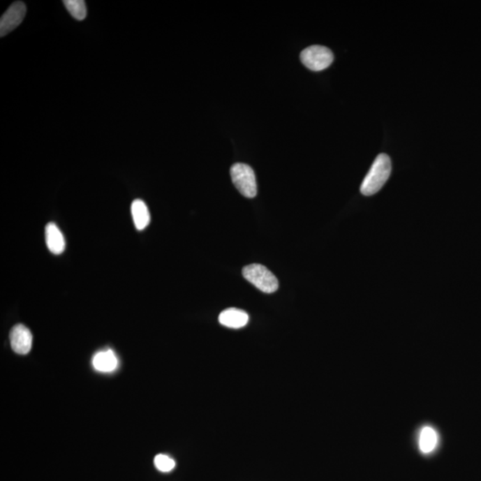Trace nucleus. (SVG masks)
Returning a JSON list of instances; mask_svg holds the SVG:
<instances>
[{"label": "nucleus", "instance_id": "obj_1", "mask_svg": "<svg viewBox=\"0 0 481 481\" xmlns=\"http://www.w3.org/2000/svg\"><path fill=\"white\" fill-rule=\"evenodd\" d=\"M392 170V160L389 156L385 154H379L361 184V193L366 196L376 195L385 185Z\"/></svg>", "mask_w": 481, "mask_h": 481}, {"label": "nucleus", "instance_id": "obj_2", "mask_svg": "<svg viewBox=\"0 0 481 481\" xmlns=\"http://www.w3.org/2000/svg\"><path fill=\"white\" fill-rule=\"evenodd\" d=\"M243 276L251 285L265 293H273L279 290V280L269 269L262 265L251 264L244 267Z\"/></svg>", "mask_w": 481, "mask_h": 481}, {"label": "nucleus", "instance_id": "obj_3", "mask_svg": "<svg viewBox=\"0 0 481 481\" xmlns=\"http://www.w3.org/2000/svg\"><path fill=\"white\" fill-rule=\"evenodd\" d=\"M232 182L239 192L247 198L257 195L256 177L253 169L247 164L235 163L230 170Z\"/></svg>", "mask_w": 481, "mask_h": 481}, {"label": "nucleus", "instance_id": "obj_4", "mask_svg": "<svg viewBox=\"0 0 481 481\" xmlns=\"http://www.w3.org/2000/svg\"><path fill=\"white\" fill-rule=\"evenodd\" d=\"M300 60L308 69L320 72L334 62V54L326 47L315 45L302 51Z\"/></svg>", "mask_w": 481, "mask_h": 481}, {"label": "nucleus", "instance_id": "obj_5", "mask_svg": "<svg viewBox=\"0 0 481 481\" xmlns=\"http://www.w3.org/2000/svg\"><path fill=\"white\" fill-rule=\"evenodd\" d=\"M27 15V6L24 2L16 1L9 6L0 19V35L6 36L9 32L14 31L24 21Z\"/></svg>", "mask_w": 481, "mask_h": 481}, {"label": "nucleus", "instance_id": "obj_6", "mask_svg": "<svg viewBox=\"0 0 481 481\" xmlns=\"http://www.w3.org/2000/svg\"><path fill=\"white\" fill-rule=\"evenodd\" d=\"M10 343L13 350L19 355H27L31 350L32 334L24 325H16L10 332Z\"/></svg>", "mask_w": 481, "mask_h": 481}, {"label": "nucleus", "instance_id": "obj_7", "mask_svg": "<svg viewBox=\"0 0 481 481\" xmlns=\"http://www.w3.org/2000/svg\"><path fill=\"white\" fill-rule=\"evenodd\" d=\"M440 444V435L436 429L426 425L420 429L418 435V447L422 454H431L437 450Z\"/></svg>", "mask_w": 481, "mask_h": 481}, {"label": "nucleus", "instance_id": "obj_8", "mask_svg": "<svg viewBox=\"0 0 481 481\" xmlns=\"http://www.w3.org/2000/svg\"><path fill=\"white\" fill-rule=\"evenodd\" d=\"M219 323L225 327L239 329L244 327L249 322L246 312L238 309H228L222 311L219 318Z\"/></svg>", "mask_w": 481, "mask_h": 481}, {"label": "nucleus", "instance_id": "obj_9", "mask_svg": "<svg viewBox=\"0 0 481 481\" xmlns=\"http://www.w3.org/2000/svg\"><path fill=\"white\" fill-rule=\"evenodd\" d=\"M92 364L99 372L110 373L117 368L118 358L112 350H102L94 356Z\"/></svg>", "mask_w": 481, "mask_h": 481}, {"label": "nucleus", "instance_id": "obj_10", "mask_svg": "<svg viewBox=\"0 0 481 481\" xmlns=\"http://www.w3.org/2000/svg\"><path fill=\"white\" fill-rule=\"evenodd\" d=\"M46 243L48 250L54 254H61L66 249L64 235L54 223L46 225Z\"/></svg>", "mask_w": 481, "mask_h": 481}, {"label": "nucleus", "instance_id": "obj_11", "mask_svg": "<svg viewBox=\"0 0 481 481\" xmlns=\"http://www.w3.org/2000/svg\"><path fill=\"white\" fill-rule=\"evenodd\" d=\"M131 213L135 228L138 230H144L149 225L150 213L147 205L142 200L137 199L132 202Z\"/></svg>", "mask_w": 481, "mask_h": 481}, {"label": "nucleus", "instance_id": "obj_12", "mask_svg": "<svg viewBox=\"0 0 481 481\" xmlns=\"http://www.w3.org/2000/svg\"><path fill=\"white\" fill-rule=\"evenodd\" d=\"M64 6L76 20L82 21L87 16V6L83 0H66Z\"/></svg>", "mask_w": 481, "mask_h": 481}, {"label": "nucleus", "instance_id": "obj_13", "mask_svg": "<svg viewBox=\"0 0 481 481\" xmlns=\"http://www.w3.org/2000/svg\"><path fill=\"white\" fill-rule=\"evenodd\" d=\"M154 466L163 473H169L176 466L175 461L166 454H157L154 458Z\"/></svg>", "mask_w": 481, "mask_h": 481}]
</instances>
